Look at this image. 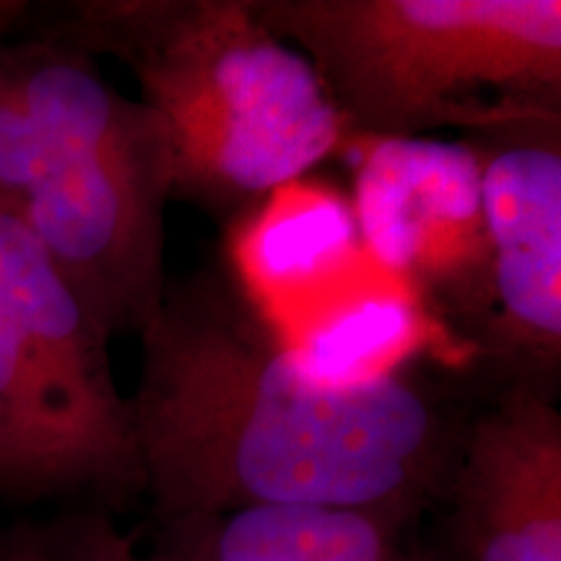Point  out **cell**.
Instances as JSON below:
<instances>
[{
    "instance_id": "9c48e42d",
    "label": "cell",
    "mask_w": 561,
    "mask_h": 561,
    "mask_svg": "<svg viewBox=\"0 0 561 561\" xmlns=\"http://www.w3.org/2000/svg\"><path fill=\"white\" fill-rule=\"evenodd\" d=\"M255 227L234 240V257L265 322L280 343L369 286L371 257L354 240V224L335 195L289 185L273 191Z\"/></svg>"
},
{
    "instance_id": "7c38bea8",
    "label": "cell",
    "mask_w": 561,
    "mask_h": 561,
    "mask_svg": "<svg viewBox=\"0 0 561 561\" xmlns=\"http://www.w3.org/2000/svg\"><path fill=\"white\" fill-rule=\"evenodd\" d=\"M0 561H164L157 551L138 557L107 517L79 515L45 525L0 530Z\"/></svg>"
},
{
    "instance_id": "ba28073f",
    "label": "cell",
    "mask_w": 561,
    "mask_h": 561,
    "mask_svg": "<svg viewBox=\"0 0 561 561\" xmlns=\"http://www.w3.org/2000/svg\"><path fill=\"white\" fill-rule=\"evenodd\" d=\"M0 289L34 364L60 403L117 466L144 481L130 405L117 392L107 359L110 341L91 325L19 210L3 203Z\"/></svg>"
},
{
    "instance_id": "8fae6325",
    "label": "cell",
    "mask_w": 561,
    "mask_h": 561,
    "mask_svg": "<svg viewBox=\"0 0 561 561\" xmlns=\"http://www.w3.org/2000/svg\"><path fill=\"white\" fill-rule=\"evenodd\" d=\"M411 517L331 504H255L164 523V561H432L409 541Z\"/></svg>"
},
{
    "instance_id": "30bf717a",
    "label": "cell",
    "mask_w": 561,
    "mask_h": 561,
    "mask_svg": "<svg viewBox=\"0 0 561 561\" xmlns=\"http://www.w3.org/2000/svg\"><path fill=\"white\" fill-rule=\"evenodd\" d=\"M138 494L144 481L81 430L42 377L0 289V496H83L125 507Z\"/></svg>"
},
{
    "instance_id": "4fadbf2b",
    "label": "cell",
    "mask_w": 561,
    "mask_h": 561,
    "mask_svg": "<svg viewBox=\"0 0 561 561\" xmlns=\"http://www.w3.org/2000/svg\"><path fill=\"white\" fill-rule=\"evenodd\" d=\"M45 164V140L0 66V203L21 210Z\"/></svg>"
},
{
    "instance_id": "5b68a950",
    "label": "cell",
    "mask_w": 561,
    "mask_h": 561,
    "mask_svg": "<svg viewBox=\"0 0 561 561\" xmlns=\"http://www.w3.org/2000/svg\"><path fill=\"white\" fill-rule=\"evenodd\" d=\"M354 219L388 276L437 294L460 312L491 310V244L483 219V153L462 140H364Z\"/></svg>"
},
{
    "instance_id": "6da1fadb",
    "label": "cell",
    "mask_w": 561,
    "mask_h": 561,
    "mask_svg": "<svg viewBox=\"0 0 561 561\" xmlns=\"http://www.w3.org/2000/svg\"><path fill=\"white\" fill-rule=\"evenodd\" d=\"M140 343L128 405L161 523L255 504L413 517L447 491L458 450L409 380H322L214 280L164 289Z\"/></svg>"
},
{
    "instance_id": "7a4b0ae2",
    "label": "cell",
    "mask_w": 561,
    "mask_h": 561,
    "mask_svg": "<svg viewBox=\"0 0 561 561\" xmlns=\"http://www.w3.org/2000/svg\"><path fill=\"white\" fill-rule=\"evenodd\" d=\"M42 39L130 68L170 136L174 193L268 195L346 140L310 60L265 30L252 0H89Z\"/></svg>"
},
{
    "instance_id": "277c9868",
    "label": "cell",
    "mask_w": 561,
    "mask_h": 561,
    "mask_svg": "<svg viewBox=\"0 0 561 561\" xmlns=\"http://www.w3.org/2000/svg\"><path fill=\"white\" fill-rule=\"evenodd\" d=\"M170 140L128 149H58L21 206L62 284L104 339L140 333L164 297Z\"/></svg>"
},
{
    "instance_id": "52a82bcc",
    "label": "cell",
    "mask_w": 561,
    "mask_h": 561,
    "mask_svg": "<svg viewBox=\"0 0 561 561\" xmlns=\"http://www.w3.org/2000/svg\"><path fill=\"white\" fill-rule=\"evenodd\" d=\"M491 307L502 346L553 367L561 351L559 138L515 136L481 167Z\"/></svg>"
},
{
    "instance_id": "8992f818",
    "label": "cell",
    "mask_w": 561,
    "mask_h": 561,
    "mask_svg": "<svg viewBox=\"0 0 561 561\" xmlns=\"http://www.w3.org/2000/svg\"><path fill=\"white\" fill-rule=\"evenodd\" d=\"M447 491L468 561H561V416L517 385L476 421Z\"/></svg>"
},
{
    "instance_id": "3957f363",
    "label": "cell",
    "mask_w": 561,
    "mask_h": 561,
    "mask_svg": "<svg viewBox=\"0 0 561 561\" xmlns=\"http://www.w3.org/2000/svg\"><path fill=\"white\" fill-rule=\"evenodd\" d=\"M310 60L343 133H551L561 100L559 0H252Z\"/></svg>"
}]
</instances>
